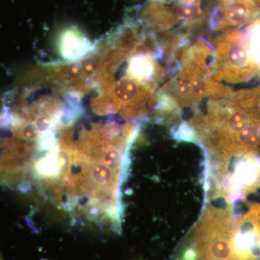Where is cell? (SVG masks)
Returning <instances> with one entry per match:
<instances>
[{
    "mask_svg": "<svg viewBox=\"0 0 260 260\" xmlns=\"http://www.w3.org/2000/svg\"><path fill=\"white\" fill-rule=\"evenodd\" d=\"M98 64H99V59L97 57L90 56L88 59H85L80 64L83 70V75H88V76L93 75L96 71Z\"/></svg>",
    "mask_w": 260,
    "mask_h": 260,
    "instance_id": "obj_7",
    "label": "cell"
},
{
    "mask_svg": "<svg viewBox=\"0 0 260 260\" xmlns=\"http://www.w3.org/2000/svg\"><path fill=\"white\" fill-rule=\"evenodd\" d=\"M259 69H260V68H259Z\"/></svg>",
    "mask_w": 260,
    "mask_h": 260,
    "instance_id": "obj_10",
    "label": "cell"
},
{
    "mask_svg": "<svg viewBox=\"0 0 260 260\" xmlns=\"http://www.w3.org/2000/svg\"><path fill=\"white\" fill-rule=\"evenodd\" d=\"M65 74L71 79L77 80L83 75V72L80 64L73 63L65 68Z\"/></svg>",
    "mask_w": 260,
    "mask_h": 260,
    "instance_id": "obj_8",
    "label": "cell"
},
{
    "mask_svg": "<svg viewBox=\"0 0 260 260\" xmlns=\"http://www.w3.org/2000/svg\"><path fill=\"white\" fill-rule=\"evenodd\" d=\"M58 47L65 60L77 61L92 51L94 45L79 29L70 27L61 32L58 41Z\"/></svg>",
    "mask_w": 260,
    "mask_h": 260,
    "instance_id": "obj_2",
    "label": "cell"
},
{
    "mask_svg": "<svg viewBox=\"0 0 260 260\" xmlns=\"http://www.w3.org/2000/svg\"><path fill=\"white\" fill-rule=\"evenodd\" d=\"M208 92V82L200 78L191 80V98H200Z\"/></svg>",
    "mask_w": 260,
    "mask_h": 260,
    "instance_id": "obj_6",
    "label": "cell"
},
{
    "mask_svg": "<svg viewBox=\"0 0 260 260\" xmlns=\"http://www.w3.org/2000/svg\"><path fill=\"white\" fill-rule=\"evenodd\" d=\"M218 53V59L225 64V70L222 75L229 81L234 83L245 81L250 79L259 69L253 61L242 35L238 32L228 36Z\"/></svg>",
    "mask_w": 260,
    "mask_h": 260,
    "instance_id": "obj_1",
    "label": "cell"
},
{
    "mask_svg": "<svg viewBox=\"0 0 260 260\" xmlns=\"http://www.w3.org/2000/svg\"><path fill=\"white\" fill-rule=\"evenodd\" d=\"M153 72V63L148 56H135L129 61L127 73L130 78L137 81L148 79Z\"/></svg>",
    "mask_w": 260,
    "mask_h": 260,
    "instance_id": "obj_4",
    "label": "cell"
},
{
    "mask_svg": "<svg viewBox=\"0 0 260 260\" xmlns=\"http://www.w3.org/2000/svg\"><path fill=\"white\" fill-rule=\"evenodd\" d=\"M139 92L138 81L129 77L117 80L112 87L114 101L120 104H133V100L138 98Z\"/></svg>",
    "mask_w": 260,
    "mask_h": 260,
    "instance_id": "obj_3",
    "label": "cell"
},
{
    "mask_svg": "<svg viewBox=\"0 0 260 260\" xmlns=\"http://www.w3.org/2000/svg\"><path fill=\"white\" fill-rule=\"evenodd\" d=\"M0 260H3V258L1 257V256H0Z\"/></svg>",
    "mask_w": 260,
    "mask_h": 260,
    "instance_id": "obj_9",
    "label": "cell"
},
{
    "mask_svg": "<svg viewBox=\"0 0 260 260\" xmlns=\"http://www.w3.org/2000/svg\"><path fill=\"white\" fill-rule=\"evenodd\" d=\"M174 89L178 95L183 98L191 97V80L190 75H181L174 82Z\"/></svg>",
    "mask_w": 260,
    "mask_h": 260,
    "instance_id": "obj_5",
    "label": "cell"
}]
</instances>
